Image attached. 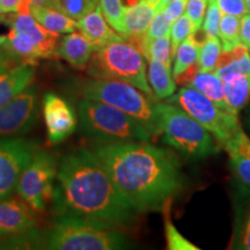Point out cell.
I'll list each match as a JSON object with an SVG mask.
<instances>
[{
	"mask_svg": "<svg viewBox=\"0 0 250 250\" xmlns=\"http://www.w3.org/2000/svg\"><path fill=\"white\" fill-rule=\"evenodd\" d=\"M88 73L94 78L129 83L153 98V90L146 77L145 56L130 41H114L94 51Z\"/></svg>",
	"mask_w": 250,
	"mask_h": 250,
	"instance_id": "cell-7",
	"label": "cell"
},
{
	"mask_svg": "<svg viewBox=\"0 0 250 250\" xmlns=\"http://www.w3.org/2000/svg\"><path fill=\"white\" fill-rule=\"evenodd\" d=\"M217 4L223 14L242 18L245 14L249 13L246 0H217Z\"/></svg>",
	"mask_w": 250,
	"mask_h": 250,
	"instance_id": "cell-37",
	"label": "cell"
},
{
	"mask_svg": "<svg viewBox=\"0 0 250 250\" xmlns=\"http://www.w3.org/2000/svg\"><path fill=\"white\" fill-rule=\"evenodd\" d=\"M100 7L108 23L122 36H125V7L123 0H100Z\"/></svg>",
	"mask_w": 250,
	"mask_h": 250,
	"instance_id": "cell-30",
	"label": "cell"
},
{
	"mask_svg": "<svg viewBox=\"0 0 250 250\" xmlns=\"http://www.w3.org/2000/svg\"><path fill=\"white\" fill-rule=\"evenodd\" d=\"M2 14H4V13H1V12H0V20L2 19Z\"/></svg>",
	"mask_w": 250,
	"mask_h": 250,
	"instance_id": "cell-45",
	"label": "cell"
},
{
	"mask_svg": "<svg viewBox=\"0 0 250 250\" xmlns=\"http://www.w3.org/2000/svg\"><path fill=\"white\" fill-rule=\"evenodd\" d=\"M240 41L242 44L250 49V12L245 14L241 19L240 24Z\"/></svg>",
	"mask_w": 250,
	"mask_h": 250,
	"instance_id": "cell-40",
	"label": "cell"
},
{
	"mask_svg": "<svg viewBox=\"0 0 250 250\" xmlns=\"http://www.w3.org/2000/svg\"><path fill=\"white\" fill-rule=\"evenodd\" d=\"M78 117L81 132L104 144L147 143L153 136L126 112L102 102L83 99L78 104Z\"/></svg>",
	"mask_w": 250,
	"mask_h": 250,
	"instance_id": "cell-4",
	"label": "cell"
},
{
	"mask_svg": "<svg viewBox=\"0 0 250 250\" xmlns=\"http://www.w3.org/2000/svg\"><path fill=\"white\" fill-rule=\"evenodd\" d=\"M232 248L250 250V203L236 219Z\"/></svg>",
	"mask_w": 250,
	"mask_h": 250,
	"instance_id": "cell-32",
	"label": "cell"
},
{
	"mask_svg": "<svg viewBox=\"0 0 250 250\" xmlns=\"http://www.w3.org/2000/svg\"><path fill=\"white\" fill-rule=\"evenodd\" d=\"M201 43L196 39L195 34H191L188 39L181 43L176 52H175V62L173 67L174 79L182 76L193 66L198 65V56Z\"/></svg>",
	"mask_w": 250,
	"mask_h": 250,
	"instance_id": "cell-25",
	"label": "cell"
},
{
	"mask_svg": "<svg viewBox=\"0 0 250 250\" xmlns=\"http://www.w3.org/2000/svg\"><path fill=\"white\" fill-rule=\"evenodd\" d=\"M93 152L138 212L164 208L183 187L179 160L165 148L146 142L108 143Z\"/></svg>",
	"mask_w": 250,
	"mask_h": 250,
	"instance_id": "cell-1",
	"label": "cell"
},
{
	"mask_svg": "<svg viewBox=\"0 0 250 250\" xmlns=\"http://www.w3.org/2000/svg\"><path fill=\"white\" fill-rule=\"evenodd\" d=\"M223 146L229 154L230 164L235 174L250 186V139L241 129Z\"/></svg>",
	"mask_w": 250,
	"mask_h": 250,
	"instance_id": "cell-19",
	"label": "cell"
},
{
	"mask_svg": "<svg viewBox=\"0 0 250 250\" xmlns=\"http://www.w3.org/2000/svg\"><path fill=\"white\" fill-rule=\"evenodd\" d=\"M229 72H240V73L247 74V76H250V56L249 52L246 54L242 57H235L233 59L229 64L226 65V66L217 68L215 70V74L220 78H223L225 74L229 73Z\"/></svg>",
	"mask_w": 250,
	"mask_h": 250,
	"instance_id": "cell-36",
	"label": "cell"
},
{
	"mask_svg": "<svg viewBox=\"0 0 250 250\" xmlns=\"http://www.w3.org/2000/svg\"><path fill=\"white\" fill-rule=\"evenodd\" d=\"M188 86L198 89L199 92H202L204 95L208 96V99L212 100V101H213L219 108L223 109V110L230 112V114H235V112L230 109L229 104H228L226 101L223 80H221L215 73L199 71L195 76V78L191 80V83Z\"/></svg>",
	"mask_w": 250,
	"mask_h": 250,
	"instance_id": "cell-22",
	"label": "cell"
},
{
	"mask_svg": "<svg viewBox=\"0 0 250 250\" xmlns=\"http://www.w3.org/2000/svg\"><path fill=\"white\" fill-rule=\"evenodd\" d=\"M187 2L188 0H175L165 6L164 12L170 23H173L181 15H183L187 9Z\"/></svg>",
	"mask_w": 250,
	"mask_h": 250,
	"instance_id": "cell-39",
	"label": "cell"
},
{
	"mask_svg": "<svg viewBox=\"0 0 250 250\" xmlns=\"http://www.w3.org/2000/svg\"><path fill=\"white\" fill-rule=\"evenodd\" d=\"M35 68L30 64H19L0 73V107L7 104L30 86Z\"/></svg>",
	"mask_w": 250,
	"mask_h": 250,
	"instance_id": "cell-15",
	"label": "cell"
},
{
	"mask_svg": "<svg viewBox=\"0 0 250 250\" xmlns=\"http://www.w3.org/2000/svg\"><path fill=\"white\" fill-rule=\"evenodd\" d=\"M226 101L237 114L250 100V76L240 72H229L221 78Z\"/></svg>",
	"mask_w": 250,
	"mask_h": 250,
	"instance_id": "cell-20",
	"label": "cell"
},
{
	"mask_svg": "<svg viewBox=\"0 0 250 250\" xmlns=\"http://www.w3.org/2000/svg\"><path fill=\"white\" fill-rule=\"evenodd\" d=\"M35 210L22 198L0 199V237H12L34 229L37 218Z\"/></svg>",
	"mask_w": 250,
	"mask_h": 250,
	"instance_id": "cell-13",
	"label": "cell"
},
{
	"mask_svg": "<svg viewBox=\"0 0 250 250\" xmlns=\"http://www.w3.org/2000/svg\"><path fill=\"white\" fill-rule=\"evenodd\" d=\"M57 166L48 152L34 153L33 158L18 181V195L36 212H43L54 197V181L57 179Z\"/></svg>",
	"mask_w": 250,
	"mask_h": 250,
	"instance_id": "cell-9",
	"label": "cell"
},
{
	"mask_svg": "<svg viewBox=\"0 0 250 250\" xmlns=\"http://www.w3.org/2000/svg\"><path fill=\"white\" fill-rule=\"evenodd\" d=\"M100 5V0H51V7L73 20H80Z\"/></svg>",
	"mask_w": 250,
	"mask_h": 250,
	"instance_id": "cell-26",
	"label": "cell"
},
{
	"mask_svg": "<svg viewBox=\"0 0 250 250\" xmlns=\"http://www.w3.org/2000/svg\"><path fill=\"white\" fill-rule=\"evenodd\" d=\"M159 0H140L125 9V36L127 39L145 35L158 11Z\"/></svg>",
	"mask_w": 250,
	"mask_h": 250,
	"instance_id": "cell-18",
	"label": "cell"
},
{
	"mask_svg": "<svg viewBox=\"0 0 250 250\" xmlns=\"http://www.w3.org/2000/svg\"><path fill=\"white\" fill-rule=\"evenodd\" d=\"M30 14L45 29L56 34H70L77 29V21L48 6L30 5Z\"/></svg>",
	"mask_w": 250,
	"mask_h": 250,
	"instance_id": "cell-21",
	"label": "cell"
},
{
	"mask_svg": "<svg viewBox=\"0 0 250 250\" xmlns=\"http://www.w3.org/2000/svg\"><path fill=\"white\" fill-rule=\"evenodd\" d=\"M107 22L100 5L86 17L77 21V27L90 41L95 51L108 43L123 40V37L115 33Z\"/></svg>",
	"mask_w": 250,
	"mask_h": 250,
	"instance_id": "cell-16",
	"label": "cell"
},
{
	"mask_svg": "<svg viewBox=\"0 0 250 250\" xmlns=\"http://www.w3.org/2000/svg\"><path fill=\"white\" fill-rule=\"evenodd\" d=\"M80 92L83 99L105 103L126 112L152 134L161 133L156 104L152 102V96H146L143 90L131 83L116 79L94 78L83 83Z\"/></svg>",
	"mask_w": 250,
	"mask_h": 250,
	"instance_id": "cell-5",
	"label": "cell"
},
{
	"mask_svg": "<svg viewBox=\"0 0 250 250\" xmlns=\"http://www.w3.org/2000/svg\"><path fill=\"white\" fill-rule=\"evenodd\" d=\"M95 51L90 41L83 33L67 34L57 46V56L76 68H85Z\"/></svg>",
	"mask_w": 250,
	"mask_h": 250,
	"instance_id": "cell-17",
	"label": "cell"
},
{
	"mask_svg": "<svg viewBox=\"0 0 250 250\" xmlns=\"http://www.w3.org/2000/svg\"><path fill=\"white\" fill-rule=\"evenodd\" d=\"M57 211L62 214L129 224L138 211L122 195L95 153L81 148L62 159L54 191Z\"/></svg>",
	"mask_w": 250,
	"mask_h": 250,
	"instance_id": "cell-2",
	"label": "cell"
},
{
	"mask_svg": "<svg viewBox=\"0 0 250 250\" xmlns=\"http://www.w3.org/2000/svg\"><path fill=\"white\" fill-rule=\"evenodd\" d=\"M52 250H116L129 247L116 225L94 219L62 214L45 237Z\"/></svg>",
	"mask_w": 250,
	"mask_h": 250,
	"instance_id": "cell-3",
	"label": "cell"
},
{
	"mask_svg": "<svg viewBox=\"0 0 250 250\" xmlns=\"http://www.w3.org/2000/svg\"><path fill=\"white\" fill-rule=\"evenodd\" d=\"M240 18L234 15L223 14L220 26H219V40L221 41V46L224 51H229L240 44Z\"/></svg>",
	"mask_w": 250,
	"mask_h": 250,
	"instance_id": "cell-28",
	"label": "cell"
},
{
	"mask_svg": "<svg viewBox=\"0 0 250 250\" xmlns=\"http://www.w3.org/2000/svg\"><path fill=\"white\" fill-rule=\"evenodd\" d=\"M170 201H168L164 206L165 211V233L166 239H167V248L169 250H199L198 247H196L193 243L184 237L174 224L171 223L170 215H169V208H170Z\"/></svg>",
	"mask_w": 250,
	"mask_h": 250,
	"instance_id": "cell-29",
	"label": "cell"
},
{
	"mask_svg": "<svg viewBox=\"0 0 250 250\" xmlns=\"http://www.w3.org/2000/svg\"><path fill=\"white\" fill-rule=\"evenodd\" d=\"M223 46L220 40L215 36H208L201 45L198 56V65L201 72H213L220 57Z\"/></svg>",
	"mask_w": 250,
	"mask_h": 250,
	"instance_id": "cell-27",
	"label": "cell"
},
{
	"mask_svg": "<svg viewBox=\"0 0 250 250\" xmlns=\"http://www.w3.org/2000/svg\"><path fill=\"white\" fill-rule=\"evenodd\" d=\"M33 155V146L24 139L0 138V199L12 195Z\"/></svg>",
	"mask_w": 250,
	"mask_h": 250,
	"instance_id": "cell-10",
	"label": "cell"
},
{
	"mask_svg": "<svg viewBox=\"0 0 250 250\" xmlns=\"http://www.w3.org/2000/svg\"><path fill=\"white\" fill-rule=\"evenodd\" d=\"M15 65H19L18 62L15 61L6 50L0 51V73L8 70V68L15 66Z\"/></svg>",
	"mask_w": 250,
	"mask_h": 250,
	"instance_id": "cell-41",
	"label": "cell"
},
{
	"mask_svg": "<svg viewBox=\"0 0 250 250\" xmlns=\"http://www.w3.org/2000/svg\"><path fill=\"white\" fill-rule=\"evenodd\" d=\"M7 22L12 29L24 34L33 41L39 49L41 57L51 58L57 56L59 34L45 29L30 13H13Z\"/></svg>",
	"mask_w": 250,
	"mask_h": 250,
	"instance_id": "cell-14",
	"label": "cell"
},
{
	"mask_svg": "<svg viewBox=\"0 0 250 250\" xmlns=\"http://www.w3.org/2000/svg\"><path fill=\"white\" fill-rule=\"evenodd\" d=\"M4 49L20 64L34 65L37 62V59L42 58L37 49L27 35L12 29L7 35V41L4 45Z\"/></svg>",
	"mask_w": 250,
	"mask_h": 250,
	"instance_id": "cell-23",
	"label": "cell"
},
{
	"mask_svg": "<svg viewBox=\"0 0 250 250\" xmlns=\"http://www.w3.org/2000/svg\"><path fill=\"white\" fill-rule=\"evenodd\" d=\"M146 59L148 61H159L164 64L170 66L171 58H173V49H171L170 35L159 37L151 41L146 45L145 52H144Z\"/></svg>",
	"mask_w": 250,
	"mask_h": 250,
	"instance_id": "cell-31",
	"label": "cell"
},
{
	"mask_svg": "<svg viewBox=\"0 0 250 250\" xmlns=\"http://www.w3.org/2000/svg\"><path fill=\"white\" fill-rule=\"evenodd\" d=\"M208 2H210V1H215V0H208Z\"/></svg>",
	"mask_w": 250,
	"mask_h": 250,
	"instance_id": "cell-46",
	"label": "cell"
},
{
	"mask_svg": "<svg viewBox=\"0 0 250 250\" xmlns=\"http://www.w3.org/2000/svg\"><path fill=\"white\" fill-rule=\"evenodd\" d=\"M166 100L179 105L199 122L213 134L220 145H224L237 131L241 130L237 115L220 109L212 100L193 87L184 86L175 95L173 94Z\"/></svg>",
	"mask_w": 250,
	"mask_h": 250,
	"instance_id": "cell-8",
	"label": "cell"
},
{
	"mask_svg": "<svg viewBox=\"0 0 250 250\" xmlns=\"http://www.w3.org/2000/svg\"><path fill=\"white\" fill-rule=\"evenodd\" d=\"M148 81L155 98L159 100L168 99L176 90V83L171 76L170 66L159 61H149Z\"/></svg>",
	"mask_w": 250,
	"mask_h": 250,
	"instance_id": "cell-24",
	"label": "cell"
},
{
	"mask_svg": "<svg viewBox=\"0 0 250 250\" xmlns=\"http://www.w3.org/2000/svg\"><path fill=\"white\" fill-rule=\"evenodd\" d=\"M171 1H175V0H159V1H158V9L164 8L166 5L169 4V2H171Z\"/></svg>",
	"mask_w": 250,
	"mask_h": 250,
	"instance_id": "cell-42",
	"label": "cell"
},
{
	"mask_svg": "<svg viewBox=\"0 0 250 250\" xmlns=\"http://www.w3.org/2000/svg\"><path fill=\"white\" fill-rule=\"evenodd\" d=\"M221 18H223V13L218 7L217 0L208 2L204 22H203V30L206 35L219 37V26H220Z\"/></svg>",
	"mask_w": 250,
	"mask_h": 250,
	"instance_id": "cell-34",
	"label": "cell"
},
{
	"mask_svg": "<svg viewBox=\"0 0 250 250\" xmlns=\"http://www.w3.org/2000/svg\"><path fill=\"white\" fill-rule=\"evenodd\" d=\"M208 5V0H188L186 12L190 20L192 21L195 33L202 29Z\"/></svg>",
	"mask_w": 250,
	"mask_h": 250,
	"instance_id": "cell-35",
	"label": "cell"
},
{
	"mask_svg": "<svg viewBox=\"0 0 250 250\" xmlns=\"http://www.w3.org/2000/svg\"><path fill=\"white\" fill-rule=\"evenodd\" d=\"M43 116L48 130V138L52 144L65 140L77 127L73 109L55 93H46L43 98Z\"/></svg>",
	"mask_w": 250,
	"mask_h": 250,
	"instance_id": "cell-12",
	"label": "cell"
},
{
	"mask_svg": "<svg viewBox=\"0 0 250 250\" xmlns=\"http://www.w3.org/2000/svg\"><path fill=\"white\" fill-rule=\"evenodd\" d=\"M246 4H247V7H248L249 12H250V0H246Z\"/></svg>",
	"mask_w": 250,
	"mask_h": 250,
	"instance_id": "cell-44",
	"label": "cell"
},
{
	"mask_svg": "<svg viewBox=\"0 0 250 250\" xmlns=\"http://www.w3.org/2000/svg\"><path fill=\"white\" fill-rule=\"evenodd\" d=\"M193 33H195V27H193L192 21L190 20V18L187 14L181 15L176 21L171 23L170 40L171 49H173V58L181 43Z\"/></svg>",
	"mask_w": 250,
	"mask_h": 250,
	"instance_id": "cell-33",
	"label": "cell"
},
{
	"mask_svg": "<svg viewBox=\"0 0 250 250\" xmlns=\"http://www.w3.org/2000/svg\"><path fill=\"white\" fill-rule=\"evenodd\" d=\"M30 0H0L1 13H30Z\"/></svg>",
	"mask_w": 250,
	"mask_h": 250,
	"instance_id": "cell-38",
	"label": "cell"
},
{
	"mask_svg": "<svg viewBox=\"0 0 250 250\" xmlns=\"http://www.w3.org/2000/svg\"><path fill=\"white\" fill-rule=\"evenodd\" d=\"M36 88L29 86L7 104L0 107V138L27 133L36 122Z\"/></svg>",
	"mask_w": 250,
	"mask_h": 250,
	"instance_id": "cell-11",
	"label": "cell"
},
{
	"mask_svg": "<svg viewBox=\"0 0 250 250\" xmlns=\"http://www.w3.org/2000/svg\"><path fill=\"white\" fill-rule=\"evenodd\" d=\"M159 126L164 140L191 159H205L218 152L211 132L179 105L156 103Z\"/></svg>",
	"mask_w": 250,
	"mask_h": 250,
	"instance_id": "cell-6",
	"label": "cell"
},
{
	"mask_svg": "<svg viewBox=\"0 0 250 250\" xmlns=\"http://www.w3.org/2000/svg\"><path fill=\"white\" fill-rule=\"evenodd\" d=\"M6 41H7V36L5 35H0V46H2L6 43Z\"/></svg>",
	"mask_w": 250,
	"mask_h": 250,
	"instance_id": "cell-43",
	"label": "cell"
}]
</instances>
